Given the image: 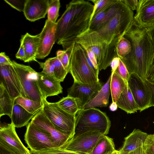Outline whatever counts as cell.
Segmentation results:
<instances>
[{
  "instance_id": "cell-35",
  "label": "cell",
  "mask_w": 154,
  "mask_h": 154,
  "mask_svg": "<svg viewBox=\"0 0 154 154\" xmlns=\"http://www.w3.org/2000/svg\"><path fill=\"white\" fill-rule=\"evenodd\" d=\"M75 43L66 50H59L56 52V56L62 63L64 69L68 72L69 69L70 56Z\"/></svg>"
},
{
  "instance_id": "cell-50",
  "label": "cell",
  "mask_w": 154,
  "mask_h": 154,
  "mask_svg": "<svg viewBox=\"0 0 154 154\" xmlns=\"http://www.w3.org/2000/svg\"><path fill=\"white\" fill-rule=\"evenodd\" d=\"M120 154H133V151H131V152H130L129 153H124V154H120Z\"/></svg>"
},
{
  "instance_id": "cell-29",
  "label": "cell",
  "mask_w": 154,
  "mask_h": 154,
  "mask_svg": "<svg viewBox=\"0 0 154 154\" xmlns=\"http://www.w3.org/2000/svg\"><path fill=\"white\" fill-rule=\"evenodd\" d=\"M111 74V93L112 102L116 103L121 94L128 85L116 72H112Z\"/></svg>"
},
{
  "instance_id": "cell-36",
  "label": "cell",
  "mask_w": 154,
  "mask_h": 154,
  "mask_svg": "<svg viewBox=\"0 0 154 154\" xmlns=\"http://www.w3.org/2000/svg\"><path fill=\"white\" fill-rule=\"evenodd\" d=\"M116 1V0H89V1L92 2L94 4V8L91 17L90 21L94 15L111 5Z\"/></svg>"
},
{
  "instance_id": "cell-45",
  "label": "cell",
  "mask_w": 154,
  "mask_h": 154,
  "mask_svg": "<svg viewBox=\"0 0 154 154\" xmlns=\"http://www.w3.org/2000/svg\"><path fill=\"white\" fill-rule=\"evenodd\" d=\"M120 59L118 57H116L112 60L110 66L112 72H114L118 67L119 62Z\"/></svg>"
},
{
  "instance_id": "cell-40",
  "label": "cell",
  "mask_w": 154,
  "mask_h": 154,
  "mask_svg": "<svg viewBox=\"0 0 154 154\" xmlns=\"http://www.w3.org/2000/svg\"><path fill=\"white\" fill-rule=\"evenodd\" d=\"M12 8L20 12L23 11L26 0H4Z\"/></svg>"
},
{
  "instance_id": "cell-25",
  "label": "cell",
  "mask_w": 154,
  "mask_h": 154,
  "mask_svg": "<svg viewBox=\"0 0 154 154\" xmlns=\"http://www.w3.org/2000/svg\"><path fill=\"white\" fill-rule=\"evenodd\" d=\"M116 103L118 107L127 114L135 113L139 110L128 86L122 92Z\"/></svg>"
},
{
  "instance_id": "cell-14",
  "label": "cell",
  "mask_w": 154,
  "mask_h": 154,
  "mask_svg": "<svg viewBox=\"0 0 154 154\" xmlns=\"http://www.w3.org/2000/svg\"><path fill=\"white\" fill-rule=\"evenodd\" d=\"M24 140L30 152L55 147L49 137L31 121L26 125Z\"/></svg>"
},
{
  "instance_id": "cell-13",
  "label": "cell",
  "mask_w": 154,
  "mask_h": 154,
  "mask_svg": "<svg viewBox=\"0 0 154 154\" xmlns=\"http://www.w3.org/2000/svg\"><path fill=\"white\" fill-rule=\"evenodd\" d=\"M0 144L15 154H31L20 140L12 122L7 124L1 122Z\"/></svg>"
},
{
  "instance_id": "cell-43",
  "label": "cell",
  "mask_w": 154,
  "mask_h": 154,
  "mask_svg": "<svg viewBox=\"0 0 154 154\" xmlns=\"http://www.w3.org/2000/svg\"><path fill=\"white\" fill-rule=\"evenodd\" d=\"M15 57L17 59L23 61L24 62L26 59V54L23 45L20 43L18 50L15 55Z\"/></svg>"
},
{
  "instance_id": "cell-39",
  "label": "cell",
  "mask_w": 154,
  "mask_h": 154,
  "mask_svg": "<svg viewBox=\"0 0 154 154\" xmlns=\"http://www.w3.org/2000/svg\"><path fill=\"white\" fill-rule=\"evenodd\" d=\"M143 147L145 154H154V134H148Z\"/></svg>"
},
{
  "instance_id": "cell-31",
  "label": "cell",
  "mask_w": 154,
  "mask_h": 154,
  "mask_svg": "<svg viewBox=\"0 0 154 154\" xmlns=\"http://www.w3.org/2000/svg\"><path fill=\"white\" fill-rule=\"evenodd\" d=\"M14 104H17L22 106L31 113H36L43 108L42 103L30 100L22 96H20L14 100Z\"/></svg>"
},
{
  "instance_id": "cell-19",
  "label": "cell",
  "mask_w": 154,
  "mask_h": 154,
  "mask_svg": "<svg viewBox=\"0 0 154 154\" xmlns=\"http://www.w3.org/2000/svg\"><path fill=\"white\" fill-rule=\"evenodd\" d=\"M49 0H26L23 11L26 18L34 22L45 18L47 14Z\"/></svg>"
},
{
  "instance_id": "cell-32",
  "label": "cell",
  "mask_w": 154,
  "mask_h": 154,
  "mask_svg": "<svg viewBox=\"0 0 154 154\" xmlns=\"http://www.w3.org/2000/svg\"><path fill=\"white\" fill-rule=\"evenodd\" d=\"M117 57L122 60L127 56L131 50V45L130 41L124 36L121 38L116 45Z\"/></svg>"
},
{
  "instance_id": "cell-1",
  "label": "cell",
  "mask_w": 154,
  "mask_h": 154,
  "mask_svg": "<svg viewBox=\"0 0 154 154\" xmlns=\"http://www.w3.org/2000/svg\"><path fill=\"white\" fill-rule=\"evenodd\" d=\"M94 5L88 1L73 0L57 23L56 42L64 50L70 47L76 38L89 28Z\"/></svg>"
},
{
  "instance_id": "cell-10",
  "label": "cell",
  "mask_w": 154,
  "mask_h": 154,
  "mask_svg": "<svg viewBox=\"0 0 154 154\" xmlns=\"http://www.w3.org/2000/svg\"><path fill=\"white\" fill-rule=\"evenodd\" d=\"M103 135L97 132L91 131L74 135L60 148L75 152L88 154Z\"/></svg>"
},
{
  "instance_id": "cell-22",
  "label": "cell",
  "mask_w": 154,
  "mask_h": 154,
  "mask_svg": "<svg viewBox=\"0 0 154 154\" xmlns=\"http://www.w3.org/2000/svg\"><path fill=\"white\" fill-rule=\"evenodd\" d=\"M38 34L32 35L28 33L22 35L20 43L23 46L26 54L24 62L32 61H38L36 60V55L39 44Z\"/></svg>"
},
{
  "instance_id": "cell-34",
  "label": "cell",
  "mask_w": 154,
  "mask_h": 154,
  "mask_svg": "<svg viewBox=\"0 0 154 154\" xmlns=\"http://www.w3.org/2000/svg\"><path fill=\"white\" fill-rule=\"evenodd\" d=\"M60 2L59 0H49L47 11V19L49 21L56 23L59 16V11Z\"/></svg>"
},
{
  "instance_id": "cell-33",
  "label": "cell",
  "mask_w": 154,
  "mask_h": 154,
  "mask_svg": "<svg viewBox=\"0 0 154 154\" xmlns=\"http://www.w3.org/2000/svg\"><path fill=\"white\" fill-rule=\"evenodd\" d=\"M112 5L93 16L90 23L89 29H90L96 32L101 29L104 26V20L106 10Z\"/></svg>"
},
{
  "instance_id": "cell-26",
  "label": "cell",
  "mask_w": 154,
  "mask_h": 154,
  "mask_svg": "<svg viewBox=\"0 0 154 154\" xmlns=\"http://www.w3.org/2000/svg\"><path fill=\"white\" fill-rule=\"evenodd\" d=\"M36 114L29 113L21 106L14 104L11 118V122L15 128L26 126Z\"/></svg>"
},
{
  "instance_id": "cell-12",
  "label": "cell",
  "mask_w": 154,
  "mask_h": 154,
  "mask_svg": "<svg viewBox=\"0 0 154 154\" xmlns=\"http://www.w3.org/2000/svg\"><path fill=\"white\" fill-rule=\"evenodd\" d=\"M0 84L14 100L20 96L26 97L18 75L13 66L0 65Z\"/></svg>"
},
{
  "instance_id": "cell-21",
  "label": "cell",
  "mask_w": 154,
  "mask_h": 154,
  "mask_svg": "<svg viewBox=\"0 0 154 154\" xmlns=\"http://www.w3.org/2000/svg\"><path fill=\"white\" fill-rule=\"evenodd\" d=\"M148 134L139 129H134L125 138L123 145L119 150L120 153H128L143 146Z\"/></svg>"
},
{
  "instance_id": "cell-47",
  "label": "cell",
  "mask_w": 154,
  "mask_h": 154,
  "mask_svg": "<svg viewBox=\"0 0 154 154\" xmlns=\"http://www.w3.org/2000/svg\"><path fill=\"white\" fill-rule=\"evenodd\" d=\"M0 154H15L10 150L0 144Z\"/></svg>"
},
{
  "instance_id": "cell-41",
  "label": "cell",
  "mask_w": 154,
  "mask_h": 154,
  "mask_svg": "<svg viewBox=\"0 0 154 154\" xmlns=\"http://www.w3.org/2000/svg\"><path fill=\"white\" fill-rule=\"evenodd\" d=\"M80 45L87 53L89 58L93 63L95 68L99 70L95 56L91 49L85 45Z\"/></svg>"
},
{
  "instance_id": "cell-37",
  "label": "cell",
  "mask_w": 154,
  "mask_h": 154,
  "mask_svg": "<svg viewBox=\"0 0 154 154\" xmlns=\"http://www.w3.org/2000/svg\"><path fill=\"white\" fill-rule=\"evenodd\" d=\"M31 154H83L66 150L61 148L54 147L38 152H30Z\"/></svg>"
},
{
  "instance_id": "cell-4",
  "label": "cell",
  "mask_w": 154,
  "mask_h": 154,
  "mask_svg": "<svg viewBox=\"0 0 154 154\" xmlns=\"http://www.w3.org/2000/svg\"><path fill=\"white\" fill-rule=\"evenodd\" d=\"M111 125V121L106 113L99 109H82L75 116L74 135L91 131L106 135L109 133Z\"/></svg>"
},
{
  "instance_id": "cell-46",
  "label": "cell",
  "mask_w": 154,
  "mask_h": 154,
  "mask_svg": "<svg viewBox=\"0 0 154 154\" xmlns=\"http://www.w3.org/2000/svg\"><path fill=\"white\" fill-rule=\"evenodd\" d=\"M145 81L149 87L152 94V106H154V83L146 80Z\"/></svg>"
},
{
  "instance_id": "cell-17",
  "label": "cell",
  "mask_w": 154,
  "mask_h": 154,
  "mask_svg": "<svg viewBox=\"0 0 154 154\" xmlns=\"http://www.w3.org/2000/svg\"><path fill=\"white\" fill-rule=\"evenodd\" d=\"M37 81L43 99L63 93L61 82L51 75L42 72H37Z\"/></svg>"
},
{
  "instance_id": "cell-6",
  "label": "cell",
  "mask_w": 154,
  "mask_h": 154,
  "mask_svg": "<svg viewBox=\"0 0 154 154\" xmlns=\"http://www.w3.org/2000/svg\"><path fill=\"white\" fill-rule=\"evenodd\" d=\"M69 72L74 82L83 85H89L100 81L98 76L88 64L85 51L79 44L75 42L71 55Z\"/></svg>"
},
{
  "instance_id": "cell-11",
  "label": "cell",
  "mask_w": 154,
  "mask_h": 154,
  "mask_svg": "<svg viewBox=\"0 0 154 154\" xmlns=\"http://www.w3.org/2000/svg\"><path fill=\"white\" fill-rule=\"evenodd\" d=\"M31 122L49 137L55 147H61L70 139L68 136L55 127L45 116L42 109L35 115Z\"/></svg>"
},
{
  "instance_id": "cell-15",
  "label": "cell",
  "mask_w": 154,
  "mask_h": 154,
  "mask_svg": "<svg viewBox=\"0 0 154 154\" xmlns=\"http://www.w3.org/2000/svg\"><path fill=\"white\" fill-rule=\"evenodd\" d=\"M100 81L89 85H83L74 82L68 89L67 96L76 98L82 109L97 94L103 86Z\"/></svg>"
},
{
  "instance_id": "cell-16",
  "label": "cell",
  "mask_w": 154,
  "mask_h": 154,
  "mask_svg": "<svg viewBox=\"0 0 154 154\" xmlns=\"http://www.w3.org/2000/svg\"><path fill=\"white\" fill-rule=\"evenodd\" d=\"M56 23L46 20L42 31L38 34L40 42L37 59H44L50 53L56 42Z\"/></svg>"
},
{
  "instance_id": "cell-30",
  "label": "cell",
  "mask_w": 154,
  "mask_h": 154,
  "mask_svg": "<svg viewBox=\"0 0 154 154\" xmlns=\"http://www.w3.org/2000/svg\"><path fill=\"white\" fill-rule=\"evenodd\" d=\"M56 103L63 110L75 116L79 111L82 109L77 100L69 96L63 97Z\"/></svg>"
},
{
  "instance_id": "cell-23",
  "label": "cell",
  "mask_w": 154,
  "mask_h": 154,
  "mask_svg": "<svg viewBox=\"0 0 154 154\" xmlns=\"http://www.w3.org/2000/svg\"><path fill=\"white\" fill-rule=\"evenodd\" d=\"M145 29L147 37V58L149 65L147 80L154 83V22Z\"/></svg>"
},
{
  "instance_id": "cell-42",
  "label": "cell",
  "mask_w": 154,
  "mask_h": 154,
  "mask_svg": "<svg viewBox=\"0 0 154 154\" xmlns=\"http://www.w3.org/2000/svg\"><path fill=\"white\" fill-rule=\"evenodd\" d=\"M12 64V61L7 55L4 52L0 54V65H11Z\"/></svg>"
},
{
  "instance_id": "cell-2",
  "label": "cell",
  "mask_w": 154,
  "mask_h": 154,
  "mask_svg": "<svg viewBox=\"0 0 154 154\" xmlns=\"http://www.w3.org/2000/svg\"><path fill=\"white\" fill-rule=\"evenodd\" d=\"M124 36L131 42V50L127 56L120 59L125 64L130 74H137L145 81L147 80L149 70L146 29L138 26L133 20Z\"/></svg>"
},
{
  "instance_id": "cell-18",
  "label": "cell",
  "mask_w": 154,
  "mask_h": 154,
  "mask_svg": "<svg viewBox=\"0 0 154 154\" xmlns=\"http://www.w3.org/2000/svg\"><path fill=\"white\" fill-rule=\"evenodd\" d=\"M134 21L138 26L146 28L154 22V0H139Z\"/></svg>"
},
{
  "instance_id": "cell-20",
  "label": "cell",
  "mask_w": 154,
  "mask_h": 154,
  "mask_svg": "<svg viewBox=\"0 0 154 154\" xmlns=\"http://www.w3.org/2000/svg\"><path fill=\"white\" fill-rule=\"evenodd\" d=\"M42 71L51 75L60 82L64 80L68 72L64 69L62 63L56 56L48 59L44 62H39Z\"/></svg>"
},
{
  "instance_id": "cell-24",
  "label": "cell",
  "mask_w": 154,
  "mask_h": 154,
  "mask_svg": "<svg viewBox=\"0 0 154 154\" xmlns=\"http://www.w3.org/2000/svg\"><path fill=\"white\" fill-rule=\"evenodd\" d=\"M112 76L111 74L106 83L103 85L96 95L84 106L83 109L97 107H106L108 106L111 93L110 83Z\"/></svg>"
},
{
  "instance_id": "cell-9",
  "label": "cell",
  "mask_w": 154,
  "mask_h": 154,
  "mask_svg": "<svg viewBox=\"0 0 154 154\" xmlns=\"http://www.w3.org/2000/svg\"><path fill=\"white\" fill-rule=\"evenodd\" d=\"M128 84L140 112L152 107V94L145 81L137 74L131 73Z\"/></svg>"
},
{
  "instance_id": "cell-7",
  "label": "cell",
  "mask_w": 154,
  "mask_h": 154,
  "mask_svg": "<svg viewBox=\"0 0 154 154\" xmlns=\"http://www.w3.org/2000/svg\"><path fill=\"white\" fill-rule=\"evenodd\" d=\"M43 111L55 127L72 138L75 134V116L66 112L56 102H48L43 99Z\"/></svg>"
},
{
  "instance_id": "cell-49",
  "label": "cell",
  "mask_w": 154,
  "mask_h": 154,
  "mask_svg": "<svg viewBox=\"0 0 154 154\" xmlns=\"http://www.w3.org/2000/svg\"><path fill=\"white\" fill-rule=\"evenodd\" d=\"M118 108L117 105L116 103L112 102L110 104L109 108L112 111H115L117 110Z\"/></svg>"
},
{
  "instance_id": "cell-38",
  "label": "cell",
  "mask_w": 154,
  "mask_h": 154,
  "mask_svg": "<svg viewBox=\"0 0 154 154\" xmlns=\"http://www.w3.org/2000/svg\"><path fill=\"white\" fill-rule=\"evenodd\" d=\"M115 72L124 80L128 85V82L130 74L125 64L120 59L119 65Z\"/></svg>"
},
{
  "instance_id": "cell-8",
  "label": "cell",
  "mask_w": 154,
  "mask_h": 154,
  "mask_svg": "<svg viewBox=\"0 0 154 154\" xmlns=\"http://www.w3.org/2000/svg\"><path fill=\"white\" fill-rule=\"evenodd\" d=\"M12 65L19 78L26 98L42 103L43 98L37 81V73L30 66L12 61Z\"/></svg>"
},
{
  "instance_id": "cell-48",
  "label": "cell",
  "mask_w": 154,
  "mask_h": 154,
  "mask_svg": "<svg viewBox=\"0 0 154 154\" xmlns=\"http://www.w3.org/2000/svg\"><path fill=\"white\" fill-rule=\"evenodd\" d=\"M133 154H145L143 146L134 150L133 151Z\"/></svg>"
},
{
  "instance_id": "cell-44",
  "label": "cell",
  "mask_w": 154,
  "mask_h": 154,
  "mask_svg": "<svg viewBox=\"0 0 154 154\" xmlns=\"http://www.w3.org/2000/svg\"><path fill=\"white\" fill-rule=\"evenodd\" d=\"M133 11L136 10L138 6L139 0H122Z\"/></svg>"
},
{
  "instance_id": "cell-3",
  "label": "cell",
  "mask_w": 154,
  "mask_h": 154,
  "mask_svg": "<svg viewBox=\"0 0 154 154\" xmlns=\"http://www.w3.org/2000/svg\"><path fill=\"white\" fill-rule=\"evenodd\" d=\"M133 11L122 0L116 14L103 28L95 32L106 43L116 44L128 30L134 20Z\"/></svg>"
},
{
  "instance_id": "cell-5",
  "label": "cell",
  "mask_w": 154,
  "mask_h": 154,
  "mask_svg": "<svg viewBox=\"0 0 154 154\" xmlns=\"http://www.w3.org/2000/svg\"><path fill=\"white\" fill-rule=\"evenodd\" d=\"M75 42L90 48L94 53L99 70H105L110 66L113 59L117 57L116 44L106 43L94 31L89 28L78 36Z\"/></svg>"
},
{
  "instance_id": "cell-27",
  "label": "cell",
  "mask_w": 154,
  "mask_h": 154,
  "mask_svg": "<svg viewBox=\"0 0 154 154\" xmlns=\"http://www.w3.org/2000/svg\"><path fill=\"white\" fill-rule=\"evenodd\" d=\"M116 150L113 139L103 135L88 154H112Z\"/></svg>"
},
{
  "instance_id": "cell-28",
  "label": "cell",
  "mask_w": 154,
  "mask_h": 154,
  "mask_svg": "<svg viewBox=\"0 0 154 154\" xmlns=\"http://www.w3.org/2000/svg\"><path fill=\"white\" fill-rule=\"evenodd\" d=\"M14 100L11 97L4 87L0 84V118L7 115L11 116Z\"/></svg>"
}]
</instances>
